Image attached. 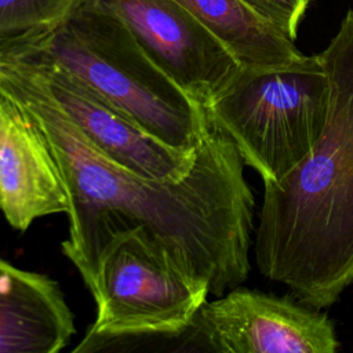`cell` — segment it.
<instances>
[{
    "instance_id": "obj_1",
    "label": "cell",
    "mask_w": 353,
    "mask_h": 353,
    "mask_svg": "<svg viewBox=\"0 0 353 353\" xmlns=\"http://www.w3.org/2000/svg\"><path fill=\"white\" fill-rule=\"evenodd\" d=\"M6 54L0 92L47 137L69 194L63 254L92 284L101 254L121 233L143 229L176 266L221 296L248 277L255 200L233 141L208 119L194 163L179 179L125 171L98 152L19 58Z\"/></svg>"
},
{
    "instance_id": "obj_2",
    "label": "cell",
    "mask_w": 353,
    "mask_h": 353,
    "mask_svg": "<svg viewBox=\"0 0 353 353\" xmlns=\"http://www.w3.org/2000/svg\"><path fill=\"white\" fill-rule=\"evenodd\" d=\"M317 55L331 88L327 124L292 171L263 183L255 259L265 277L323 309L353 284V10Z\"/></svg>"
},
{
    "instance_id": "obj_3",
    "label": "cell",
    "mask_w": 353,
    "mask_h": 353,
    "mask_svg": "<svg viewBox=\"0 0 353 353\" xmlns=\"http://www.w3.org/2000/svg\"><path fill=\"white\" fill-rule=\"evenodd\" d=\"M0 47L50 61L164 143L194 152L208 130L203 105L186 94L97 0H80L54 28L0 41Z\"/></svg>"
},
{
    "instance_id": "obj_4",
    "label": "cell",
    "mask_w": 353,
    "mask_h": 353,
    "mask_svg": "<svg viewBox=\"0 0 353 353\" xmlns=\"http://www.w3.org/2000/svg\"><path fill=\"white\" fill-rule=\"evenodd\" d=\"M330 81L319 55L274 69L240 68L204 108L263 183L292 171L321 137Z\"/></svg>"
},
{
    "instance_id": "obj_5",
    "label": "cell",
    "mask_w": 353,
    "mask_h": 353,
    "mask_svg": "<svg viewBox=\"0 0 353 353\" xmlns=\"http://www.w3.org/2000/svg\"><path fill=\"white\" fill-rule=\"evenodd\" d=\"M97 319L73 352H94L117 339L179 336L210 294L159 247L143 229L114 237L99 256L88 287Z\"/></svg>"
},
{
    "instance_id": "obj_6",
    "label": "cell",
    "mask_w": 353,
    "mask_h": 353,
    "mask_svg": "<svg viewBox=\"0 0 353 353\" xmlns=\"http://www.w3.org/2000/svg\"><path fill=\"white\" fill-rule=\"evenodd\" d=\"M190 327L219 353H334L335 327L325 313L287 296L233 288L205 301Z\"/></svg>"
},
{
    "instance_id": "obj_7",
    "label": "cell",
    "mask_w": 353,
    "mask_h": 353,
    "mask_svg": "<svg viewBox=\"0 0 353 353\" xmlns=\"http://www.w3.org/2000/svg\"><path fill=\"white\" fill-rule=\"evenodd\" d=\"M143 52L204 108L230 83L240 65L175 0H97Z\"/></svg>"
},
{
    "instance_id": "obj_8",
    "label": "cell",
    "mask_w": 353,
    "mask_h": 353,
    "mask_svg": "<svg viewBox=\"0 0 353 353\" xmlns=\"http://www.w3.org/2000/svg\"><path fill=\"white\" fill-rule=\"evenodd\" d=\"M1 48L29 65L65 116L112 163L154 181L179 179L192 168L197 149L185 152L164 143L63 68Z\"/></svg>"
},
{
    "instance_id": "obj_9",
    "label": "cell",
    "mask_w": 353,
    "mask_h": 353,
    "mask_svg": "<svg viewBox=\"0 0 353 353\" xmlns=\"http://www.w3.org/2000/svg\"><path fill=\"white\" fill-rule=\"evenodd\" d=\"M68 210V189L47 137L19 103L0 92V212L25 232L34 219Z\"/></svg>"
},
{
    "instance_id": "obj_10",
    "label": "cell",
    "mask_w": 353,
    "mask_h": 353,
    "mask_svg": "<svg viewBox=\"0 0 353 353\" xmlns=\"http://www.w3.org/2000/svg\"><path fill=\"white\" fill-rule=\"evenodd\" d=\"M74 331L55 280L0 258V353H58Z\"/></svg>"
},
{
    "instance_id": "obj_11",
    "label": "cell",
    "mask_w": 353,
    "mask_h": 353,
    "mask_svg": "<svg viewBox=\"0 0 353 353\" xmlns=\"http://www.w3.org/2000/svg\"><path fill=\"white\" fill-rule=\"evenodd\" d=\"M189 11L241 68L274 69L306 59L274 22L245 0H175Z\"/></svg>"
},
{
    "instance_id": "obj_12",
    "label": "cell",
    "mask_w": 353,
    "mask_h": 353,
    "mask_svg": "<svg viewBox=\"0 0 353 353\" xmlns=\"http://www.w3.org/2000/svg\"><path fill=\"white\" fill-rule=\"evenodd\" d=\"M80 0H0V41L54 28Z\"/></svg>"
},
{
    "instance_id": "obj_13",
    "label": "cell",
    "mask_w": 353,
    "mask_h": 353,
    "mask_svg": "<svg viewBox=\"0 0 353 353\" xmlns=\"http://www.w3.org/2000/svg\"><path fill=\"white\" fill-rule=\"evenodd\" d=\"M295 40L299 22L310 0H245Z\"/></svg>"
},
{
    "instance_id": "obj_14",
    "label": "cell",
    "mask_w": 353,
    "mask_h": 353,
    "mask_svg": "<svg viewBox=\"0 0 353 353\" xmlns=\"http://www.w3.org/2000/svg\"><path fill=\"white\" fill-rule=\"evenodd\" d=\"M6 66H7V58L4 51L0 48V80L6 76Z\"/></svg>"
}]
</instances>
